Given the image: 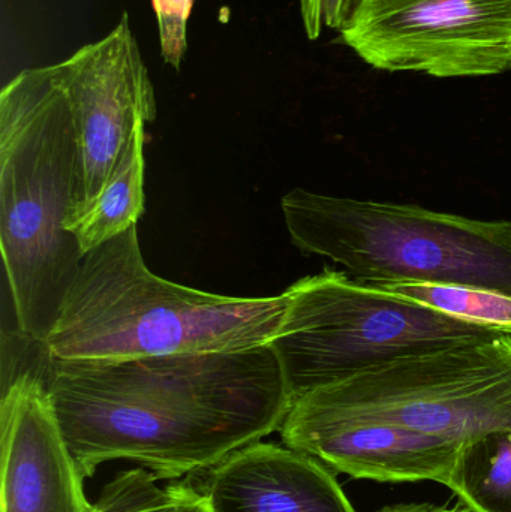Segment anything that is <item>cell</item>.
<instances>
[{
	"label": "cell",
	"instance_id": "obj_1",
	"mask_svg": "<svg viewBox=\"0 0 511 512\" xmlns=\"http://www.w3.org/2000/svg\"><path fill=\"white\" fill-rule=\"evenodd\" d=\"M38 369L83 480L111 460L159 480L204 471L279 430L293 403L269 345L117 361L44 352Z\"/></svg>",
	"mask_w": 511,
	"mask_h": 512
},
{
	"label": "cell",
	"instance_id": "obj_2",
	"mask_svg": "<svg viewBox=\"0 0 511 512\" xmlns=\"http://www.w3.org/2000/svg\"><path fill=\"white\" fill-rule=\"evenodd\" d=\"M287 307L285 291L231 297L156 276L134 227L84 256L41 345L50 358L87 361L242 351L269 345Z\"/></svg>",
	"mask_w": 511,
	"mask_h": 512
},
{
	"label": "cell",
	"instance_id": "obj_3",
	"mask_svg": "<svg viewBox=\"0 0 511 512\" xmlns=\"http://www.w3.org/2000/svg\"><path fill=\"white\" fill-rule=\"evenodd\" d=\"M80 177L57 63L24 69L0 93V245L18 330L44 343L83 264L66 222Z\"/></svg>",
	"mask_w": 511,
	"mask_h": 512
},
{
	"label": "cell",
	"instance_id": "obj_4",
	"mask_svg": "<svg viewBox=\"0 0 511 512\" xmlns=\"http://www.w3.org/2000/svg\"><path fill=\"white\" fill-rule=\"evenodd\" d=\"M291 243L362 282L471 286L511 297V221L296 188L281 201Z\"/></svg>",
	"mask_w": 511,
	"mask_h": 512
},
{
	"label": "cell",
	"instance_id": "obj_5",
	"mask_svg": "<svg viewBox=\"0 0 511 512\" xmlns=\"http://www.w3.org/2000/svg\"><path fill=\"white\" fill-rule=\"evenodd\" d=\"M285 292L287 312L269 346L293 402L396 358L503 334L384 291L344 270L326 268Z\"/></svg>",
	"mask_w": 511,
	"mask_h": 512
},
{
	"label": "cell",
	"instance_id": "obj_6",
	"mask_svg": "<svg viewBox=\"0 0 511 512\" xmlns=\"http://www.w3.org/2000/svg\"><path fill=\"white\" fill-rule=\"evenodd\" d=\"M294 402L383 421L461 448L511 432V336L396 358Z\"/></svg>",
	"mask_w": 511,
	"mask_h": 512
},
{
	"label": "cell",
	"instance_id": "obj_7",
	"mask_svg": "<svg viewBox=\"0 0 511 512\" xmlns=\"http://www.w3.org/2000/svg\"><path fill=\"white\" fill-rule=\"evenodd\" d=\"M339 35L378 71L437 78L511 71V0H357Z\"/></svg>",
	"mask_w": 511,
	"mask_h": 512
},
{
	"label": "cell",
	"instance_id": "obj_8",
	"mask_svg": "<svg viewBox=\"0 0 511 512\" xmlns=\"http://www.w3.org/2000/svg\"><path fill=\"white\" fill-rule=\"evenodd\" d=\"M57 68L80 156L69 222L95 200L138 129L156 119V98L128 14L108 35L83 45Z\"/></svg>",
	"mask_w": 511,
	"mask_h": 512
},
{
	"label": "cell",
	"instance_id": "obj_9",
	"mask_svg": "<svg viewBox=\"0 0 511 512\" xmlns=\"http://www.w3.org/2000/svg\"><path fill=\"white\" fill-rule=\"evenodd\" d=\"M2 512H95L33 367L3 379L0 402Z\"/></svg>",
	"mask_w": 511,
	"mask_h": 512
},
{
	"label": "cell",
	"instance_id": "obj_10",
	"mask_svg": "<svg viewBox=\"0 0 511 512\" xmlns=\"http://www.w3.org/2000/svg\"><path fill=\"white\" fill-rule=\"evenodd\" d=\"M285 447L308 454L335 472L378 483L446 484L459 447L383 421L330 414L291 403L282 421Z\"/></svg>",
	"mask_w": 511,
	"mask_h": 512
},
{
	"label": "cell",
	"instance_id": "obj_11",
	"mask_svg": "<svg viewBox=\"0 0 511 512\" xmlns=\"http://www.w3.org/2000/svg\"><path fill=\"white\" fill-rule=\"evenodd\" d=\"M200 472L212 512H356L335 472L288 447L254 442Z\"/></svg>",
	"mask_w": 511,
	"mask_h": 512
},
{
	"label": "cell",
	"instance_id": "obj_12",
	"mask_svg": "<svg viewBox=\"0 0 511 512\" xmlns=\"http://www.w3.org/2000/svg\"><path fill=\"white\" fill-rule=\"evenodd\" d=\"M144 144L141 126L95 200L66 224L83 256L137 227L144 215Z\"/></svg>",
	"mask_w": 511,
	"mask_h": 512
},
{
	"label": "cell",
	"instance_id": "obj_13",
	"mask_svg": "<svg viewBox=\"0 0 511 512\" xmlns=\"http://www.w3.org/2000/svg\"><path fill=\"white\" fill-rule=\"evenodd\" d=\"M471 512H511V432H495L459 448L447 483Z\"/></svg>",
	"mask_w": 511,
	"mask_h": 512
},
{
	"label": "cell",
	"instance_id": "obj_14",
	"mask_svg": "<svg viewBox=\"0 0 511 512\" xmlns=\"http://www.w3.org/2000/svg\"><path fill=\"white\" fill-rule=\"evenodd\" d=\"M399 297L419 301L453 318L482 325L511 336V297L471 286L438 283H374Z\"/></svg>",
	"mask_w": 511,
	"mask_h": 512
},
{
	"label": "cell",
	"instance_id": "obj_15",
	"mask_svg": "<svg viewBox=\"0 0 511 512\" xmlns=\"http://www.w3.org/2000/svg\"><path fill=\"white\" fill-rule=\"evenodd\" d=\"M159 481L144 468L120 472L105 484L95 512H212L189 481L171 486Z\"/></svg>",
	"mask_w": 511,
	"mask_h": 512
},
{
	"label": "cell",
	"instance_id": "obj_16",
	"mask_svg": "<svg viewBox=\"0 0 511 512\" xmlns=\"http://www.w3.org/2000/svg\"><path fill=\"white\" fill-rule=\"evenodd\" d=\"M195 0H152L162 59L179 71L188 48V21Z\"/></svg>",
	"mask_w": 511,
	"mask_h": 512
},
{
	"label": "cell",
	"instance_id": "obj_17",
	"mask_svg": "<svg viewBox=\"0 0 511 512\" xmlns=\"http://www.w3.org/2000/svg\"><path fill=\"white\" fill-rule=\"evenodd\" d=\"M357 0H311L305 14L303 26L309 39L320 38L324 27L341 30L356 8Z\"/></svg>",
	"mask_w": 511,
	"mask_h": 512
},
{
	"label": "cell",
	"instance_id": "obj_18",
	"mask_svg": "<svg viewBox=\"0 0 511 512\" xmlns=\"http://www.w3.org/2000/svg\"><path fill=\"white\" fill-rule=\"evenodd\" d=\"M377 512H471L464 504L449 507V505H435L429 502H411V504H396L383 508Z\"/></svg>",
	"mask_w": 511,
	"mask_h": 512
},
{
	"label": "cell",
	"instance_id": "obj_19",
	"mask_svg": "<svg viewBox=\"0 0 511 512\" xmlns=\"http://www.w3.org/2000/svg\"><path fill=\"white\" fill-rule=\"evenodd\" d=\"M300 3V14H305L306 9H308L309 3H311V0H299Z\"/></svg>",
	"mask_w": 511,
	"mask_h": 512
}]
</instances>
